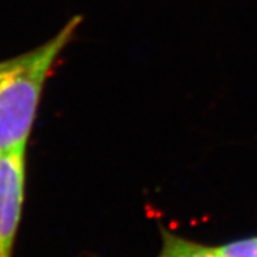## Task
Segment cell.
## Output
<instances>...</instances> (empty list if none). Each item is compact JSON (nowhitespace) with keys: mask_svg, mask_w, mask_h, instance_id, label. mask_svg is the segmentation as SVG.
Returning a JSON list of instances; mask_svg holds the SVG:
<instances>
[{"mask_svg":"<svg viewBox=\"0 0 257 257\" xmlns=\"http://www.w3.org/2000/svg\"><path fill=\"white\" fill-rule=\"evenodd\" d=\"M80 24L75 17L36 49L0 62V154L26 149L47 78Z\"/></svg>","mask_w":257,"mask_h":257,"instance_id":"cell-1","label":"cell"},{"mask_svg":"<svg viewBox=\"0 0 257 257\" xmlns=\"http://www.w3.org/2000/svg\"><path fill=\"white\" fill-rule=\"evenodd\" d=\"M162 245L156 257H219L214 247L183 238L162 228Z\"/></svg>","mask_w":257,"mask_h":257,"instance_id":"cell-3","label":"cell"},{"mask_svg":"<svg viewBox=\"0 0 257 257\" xmlns=\"http://www.w3.org/2000/svg\"><path fill=\"white\" fill-rule=\"evenodd\" d=\"M26 189V149L0 154V257H13Z\"/></svg>","mask_w":257,"mask_h":257,"instance_id":"cell-2","label":"cell"},{"mask_svg":"<svg viewBox=\"0 0 257 257\" xmlns=\"http://www.w3.org/2000/svg\"><path fill=\"white\" fill-rule=\"evenodd\" d=\"M214 249L219 257H257V236L230 241Z\"/></svg>","mask_w":257,"mask_h":257,"instance_id":"cell-4","label":"cell"}]
</instances>
